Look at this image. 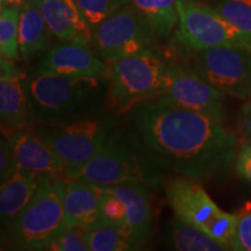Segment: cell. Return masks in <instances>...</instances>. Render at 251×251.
Here are the masks:
<instances>
[{"label": "cell", "mask_w": 251, "mask_h": 251, "mask_svg": "<svg viewBox=\"0 0 251 251\" xmlns=\"http://www.w3.org/2000/svg\"><path fill=\"white\" fill-rule=\"evenodd\" d=\"M161 37H169L178 24L177 0H131Z\"/></svg>", "instance_id": "obj_22"}, {"label": "cell", "mask_w": 251, "mask_h": 251, "mask_svg": "<svg viewBox=\"0 0 251 251\" xmlns=\"http://www.w3.org/2000/svg\"><path fill=\"white\" fill-rule=\"evenodd\" d=\"M65 184L64 177L46 178L30 202L7 228L18 249L46 250L65 230Z\"/></svg>", "instance_id": "obj_5"}, {"label": "cell", "mask_w": 251, "mask_h": 251, "mask_svg": "<svg viewBox=\"0 0 251 251\" xmlns=\"http://www.w3.org/2000/svg\"><path fill=\"white\" fill-rule=\"evenodd\" d=\"M193 68L213 87L234 98H251V49L224 46L192 52Z\"/></svg>", "instance_id": "obj_10"}, {"label": "cell", "mask_w": 251, "mask_h": 251, "mask_svg": "<svg viewBox=\"0 0 251 251\" xmlns=\"http://www.w3.org/2000/svg\"><path fill=\"white\" fill-rule=\"evenodd\" d=\"M164 191L169 206L178 219L235 250L236 214L222 211L200 181L177 176L164 181Z\"/></svg>", "instance_id": "obj_6"}, {"label": "cell", "mask_w": 251, "mask_h": 251, "mask_svg": "<svg viewBox=\"0 0 251 251\" xmlns=\"http://www.w3.org/2000/svg\"><path fill=\"white\" fill-rule=\"evenodd\" d=\"M141 140L124 130H114L86 164L64 178L99 186L131 183L159 187L165 181V168Z\"/></svg>", "instance_id": "obj_2"}, {"label": "cell", "mask_w": 251, "mask_h": 251, "mask_svg": "<svg viewBox=\"0 0 251 251\" xmlns=\"http://www.w3.org/2000/svg\"><path fill=\"white\" fill-rule=\"evenodd\" d=\"M41 7L52 35L61 41L92 46L93 28L76 0H42Z\"/></svg>", "instance_id": "obj_16"}, {"label": "cell", "mask_w": 251, "mask_h": 251, "mask_svg": "<svg viewBox=\"0 0 251 251\" xmlns=\"http://www.w3.org/2000/svg\"><path fill=\"white\" fill-rule=\"evenodd\" d=\"M235 250L251 251V201L247 202L236 214Z\"/></svg>", "instance_id": "obj_28"}, {"label": "cell", "mask_w": 251, "mask_h": 251, "mask_svg": "<svg viewBox=\"0 0 251 251\" xmlns=\"http://www.w3.org/2000/svg\"><path fill=\"white\" fill-rule=\"evenodd\" d=\"M169 59L159 50L146 49L108 63L107 107L112 114L131 113L159 96Z\"/></svg>", "instance_id": "obj_4"}, {"label": "cell", "mask_w": 251, "mask_h": 251, "mask_svg": "<svg viewBox=\"0 0 251 251\" xmlns=\"http://www.w3.org/2000/svg\"><path fill=\"white\" fill-rule=\"evenodd\" d=\"M246 139H247V141H246V142H244V143H248V144H250V146H251V134L247 135Z\"/></svg>", "instance_id": "obj_33"}, {"label": "cell", "mask_w": 251, "mask_h": 251, "mask_svg": "<svg viewBox=\"0 0 251 251\" xmlns=\"http://www.w3.org/2000/svg\"><path fill=\"white\" fill-rule=\"evenodd\" d=\"M91 27L96 28L101 21L118 9L131 4V0H76Z\"/></svg>", "instance_id": "obj_25"}, {"label": "cell", "mask_w": 251, "mask_h": 251, "mask_svg": "<svg viewBox=\"0 0 251 251\" xmlns=\"http://www.w3.org/2000/svg\"><path fill=\"white\" fill-rule=\"evenodd\" d=\"M108 65L89 45L63 41L49 49L36 71L71 76L106 77Z\"/></svg>", "instance_id": "obj_14"}, {"label": "cell", "mask_w": 251, "mask_h": 251, "mask_svg": "<svg viewBox=\"0 0 251 251\" xmlns=\"http://www.w3.org/2000/svg\"><path fill=\"white\" fill-rule=\"evenodd\" d=\"M176 37L188 51L231 46L251 49V37L225 19L214 7L199 0H177Z\"/></svg>", "instance_id": "obj_8"}, {"label": "cell", "mask_w": 251, "mask_h": 251, "mask_svg": "<svg viewBox=\"0 0 251 251\" xmlns=\"http://www.w3.org/2000/svg\"><path fill=\"white\" fill-rule=\"evenodd\" d=\"M4 135L11 141L19 170L45 177H64V163L39 133L25 128Z\"/></svg>", "instance_id": "obj_13"}, {"label": "cell", "mask_w": 251, "mask_h": 251, "mask_svg": "<svg viewBox=\"0 0 251 251\" xmlns=\"http://www.w3.org/2000/svg\"><path fill=\"white\" fill-rule=\"evenodd\" d=\"M148 238L127 226H105L89 231L90 251L141 250Z\"/></svg>", "instance_id": "obj_21"}, {"label": "cell", "mask_w": 251, "mask_h": 251, "mask_svg": "<svg viewBox=\"0 0 251 251\" xmlns=\"http://www.w3.org/2000/svg\"><path fill=\"white\" fill-rule=\"evenodd\" d=\"M131 113L141 139L165 169L200 183L229 175L237 137L224 121L162 98L140 103Z\"/></svg>", "instance_id": "obj_1"}, {"label": "cell", "mask_w": 251, "mask_h": 251, "mask_svg": "<svg viewBox=\"0 0 251 251\" xmlns=\"http://www.w3.org/2000/svg\"><path fill=\"white\" fill-rule=\"evenodd\" d=\"M27 0H0V7H23Z\"/></svg>", "instance_id": "obj_32"}, {"label": "cell", "mask_w": 251, "mask_h": 251, "mask_svg": "<svg viewBox=\"0 0 251 251\" xmlns=\"http://www.w3.org/2000/svg\"><path fill=\"white\" fill-rule=\"evenodd\" d=\"M214 8L243 34L251 37V0H219Z\"/></svg>", "instance_id": "obj_24"}, {"label": "cell", "mask_w": 251, "mask_h": 251, "mask_svg": "<svg viewBox=\"0 0 251 251\" xmlns=\"http://www.w3.org/2000/svg\"><path fill=\"white\" fill-rule=\"evenodd\" d=\"M99 186V185H98ZM101 192V209L105 222L107 226H124L127 219L126 207L121 200L113 196L102 186H99Z\"/></svg>", "instance_id": "obj_27"}, {"label": "cell", "mask_w": 251, "mask_h": 251, "mask_svg": "<svg viewBox=\"0 0 251 251\" xmlns=\"http://www.w3.org/2000/svg\"><path fill=\"white\" fill-rule=\"evenodd\" d=\"M164 243L168 249L177 251H227L224 243L209 236L201 229L187 224L177 216L166 227Z\"/></svg>", "instance_id": "obj_20"}, {"label": "cell", "mask_w": 251, "mask_h": 251, "mask_svg": "<svg viewBox=\"0 0 251 251\" xmlns=\"http://www.w3.org/2000/svg\"><path fill=\"white\" fill-rule=\"evenodd\" d=\"M0 117L4 134L25 129L31 118L27 80L14 61H0Z\"/></svg>", "instance_id": "obj_12"}, {"label": "cell", "mask_w": 251, "mask_h": 251, "mask_svg": "<svg viewBox=\"0 0 251 251\" xmlns=\"http://www.w3.org/2000/svg\"><path fill=\"white\" fill-rule=\"evenodd\" d=\"M42 0H27L21 7L19 24V46L21 58L29 61L48 45L50 30L41 7Z\"/></svg>", "instance_id": "obj_19"}, {"label": "cell", "mask_w": 251, "mask_h": 251, "mask_svg": "<svg viewBox=\"0 0 251 251\" xmlns=\"http://www.w3.org/2000/svg\"><path fill=\"white\" fill-rule=\"evenodd\" d=\"M46 178L48 177L17 169L7 179L1 181L0 214L2 227L8 228L13 224L14 220L35 196Z\"/></svg>", "instance_id": "obj_17"}, {"label": "cell", "mask_w": 251, "mask_h": 251, "mask_svg": "<svg viewBox=\"0 0 251 251\" xmlns=\"http://www.w3.org/2000/svg\"><path fill=\"white\" fill-rule=\"evenodd\" d=\"M17 170L11 141L2 134L0 141V180L4 181Z\"/></svg>", "instance_id": "obj_29"}, {"label": "cell", "mask_w": 251, "mask_h": 251, "mask_svg": "<svg viewBox=\"0 0 251 251\" xmlns=\"http://www.w3.org/2000/svg\"><path fill=\"white\" fill-rule=\"evenodd\" d=\"M89 231L80 227L63 230L50 242L46 250L51 251H87L90 250Z\"/></svg>", "instance_id": "obj_26"}, {"label": "cell", "mask_w": 251, "mask_h": 251, "mask_svg": "<svg viewBox=\"0 0 251 251\" xmlns=\"http://www.w3.org/2000/svg\"><path fill=\"white\" fill-rule=\"evenodd\" d=\"M118 115L85 118L56 125H41V136L65 165L64 176L86 164L114 131Z\"/></svg>", "instance_id": "obj_7"}, {"label": "cell", "mask_w": 251, "mask_h": 251, "mask_svg": "<svg viewBox=\"0 0 251 251\" xmlns=\"http://www.w3.org/2000/svg\"><path fill=\"white\" fill-rule=\"evenodd\" d=\"M158 36L152 25L129 4L93 28L92 46L108 64L152 48Z\"/></svg>", "instance_id": "obj_9"}, {"label": "cell", "mask_w": 251, "mask_h": 251, "mask_svg": "<svg viewBox=\"0 0 251 251\" xmlns=\"http://www.w3.org/2000/svg\"><path fill=\"white\" fill-rule=\"evenodd\" d=\"M102 187L121 200L125 205L127 212L126 226L148 238L152 224V212L149 197L150 188L144 185L131 183L108 185Z\"/></svg>", "instance_id": "obj_18"}, {"label": "cell", "mask_w": 251, "mask_h": 251, "mask_svg": "<svg viewBox=\"0 0 251 251\" xmlns=\"http://www.w3.org/2000/svg\"><path fill=\"white\" fill-rule=\"evenodd\" d=\"M20 7H0V54L1 58L20 59L19 46V24Z\"/></svg>", "instance_id": "obj_23"}, {"label": "cell", "mask_w": 251, "mask_h": 251, "mask_svg": "<svg viewBox=\"0 0 251 251\" xmlns=\"http://www.w3.org/2000/svg\"><path fill=\"white\" fill-rule=\"evenodd\" d=\"M157 98L224 121L225 94L213 87L194 69L172 59H169L166 65L164 81Z\"/></svg>", "instance_id": "obj_11"}, {"label": "cell", "mask_w": 251, "mask_h": 251, "mask_svg": "<svg viewBox=\"0 0 251 251\" xmlns=\"http://www.w3.org/2000/svg\"><path fill=\"white\" fill-rule=\"evenodd\" d=\"M65 229L80 227L94 230L105 227L101 209V192L98 185L67 180L64 190Z\"/></svg>", "instance_id": "obj_15"}, {"label": "cell", "mask_w": 251, "mask_h": 251, "mask_svg": "<svg viewBox=\"0 0 251 251\" xmlns=\"http://www.w3.org/2000/svg\"><path fill=\"white\" fill-rule=\"evenodd\" d=\"M101 87V77L35 71L27 79L31 118L41 125L70 121L89 106Z\"/></svg>", "instance_id": "obj_3"}, {"label": "cell", "mask_w": 251, "mask_h": 251, "mask_svg": "<svg viewBox=\"0 0 251 251\" xmlns=\"http://www.w3.org/2000/svg\"><path fill=\"white\" fill-rule=\"evenodd\" d=\"M235 171L244 180L251 183V146L243 143L235 159Z\"/></svg>", "instance_id": "obj_30"}, {"label": "cell", "mask_w": 251, "mask_h": 251, "mask_svg": "<svg viewBox=\"0 0 251 251\" xmlns=\"http://www.w3.org/2000/svg\"><path fill=\"white\" fill-rule=\"evenodd\" d=\"M244 136L251 134V101L246 106V109H244Z\"/></svg>", "instance_id": "obj_31"}]
</instances>
